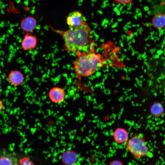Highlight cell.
I'll return each mask as SVG.
<instances>
[{
    "label": "cell",
    "mask_w": 165,
    "mask_h": 165,
    "mask_svg": "<svg viewBox=\"0 0 165 165\" xmlns=\"http://www.w3.org/2000/svg\"><path fill=\"white\" fill-rule=\"evenodd\" d=\"M50 27L62 36L64 41V49L66 52L73 53L77 56L91 51L90 48L92 47L93 33L86 21L79 26L70 27L66 30H56Z\"/></svg>",
    "instance_id": "6da1fadb"
},
{
    "label": "cell",
    "mask_w": 165,
    "mask_h": 165,
    "mask_svg": "<svg viewBox=\"0 0 165 165\" xmlns=\"http://www.w3.org/2000/svg\"><path fill=\"white\" fill-rule=\"evenodd\" d=\"M73 63V68L78 79L93 75L101 67L103 62L99 54L91 51L77 56Z\"/></svg>",
    "instance_id": "7a4b0ae2"
},
{
    "label": "cell",
    "mask_w": 165,
    "mask_h": 165,
    "mask_svg": "<svg viewBox=\"0 0 165 165\" xmlns=\"http://www.w3.org/2000/svg\"><path fill=\"white\" fill-rule=\"evenodd\" d=\"M126 143L127 150L135 158L139 159L150 155L149 148L141 134H135Z\"/></svg>",
    "instance_id": "3957f363"
},
{
    "label": "cell",
    "mask_w": 165,
    "mask_h": 165,
    "mask_svg": "<svg viewBox=\"0 0 165 165\" xmlns=\"http://www.w3.org/2000/svg\"><path fill=\"white\" fill-rule=\"evenodd\" d=\"M50 100L53 103L59 104L65 99V92L64 89L59 87H54L50 89L48 93Z\"/></svg>",
    "instance_id": "277c9868"
},
{
    "label": "cell",
    "mask_w": 165,
    "mask_h": 165,
    "mask_svg": "<svg viewBox=\"0 0 165 165\" xmlns=\"http://www.w3.org/2000/svg\"><path fill=\"white\" fill-rule=\"evenodd\" d=\"M85 22L83 14L78 11L71 12L67 18V23L70 27L79 26Z\"/></svg>",
    "instance_id": "5b68a950"
},
{
    "label": "cell",
    "mask_w": 165,
    "mask_h": 165,
    "mask_svg": "<svg viewBox=\"0 0 165 165\" xmlns=\"http://www.w3.org/2000/svg\"><path fill=\"white\" fill-rule=\"evenodd\" d=\"M38 39L30 33H27L21 42V47L25 51L35 49L37 46Z\"/></svg>",
    "instance_id": "8992f818"
},
{
    "label": "cell",
    "mask_w": 165,
    "mask_h": 165,
    "mask_svg": "<svg viewBox=\"0 0 165 165\" xmlns=\"http://www.w3.org/2000/svg\"><path fill=\"white\" fill-rule=\"evenodd\" d=\"M112 136L114 141L118 144L126 143L129 139L127 130L121 127H117L113 131Z\"/></svg>",
    "instance_id": "52a82bcc"
},
{
    "label": "cell",
    "mask_w": 165,
    "mask_h": 165,
    "mask_svg": "<svg viewBox=\"0 0 165 165\" xmlns=\"http://www.w3.org/2000/svg\"><path fill=\"white\" fill-rule=\"evenodd\" d=\"M37 24L35 18L32 16H28L22 20L20 26L23 31L26 33H30L35 28Z\"/></svg>",
    "instance_id": "ba28073f"
},
{
    "label": "cell",
    "mask_w": 165,
    "mask_h": 165,
    "mask_svg": "<svg viewBox=\"0 0 165 165\" xmlns=\"http://www.w3.org/2000/svg\"><path fill=\"white\" fill-rule=\"evenodd\" d=\"M78 157L76 153L72 150H67L62 154L61 160L65 165H74L77 162Z\"/></svg>",
    "instance_id": "9c48e42d"
},
{
    "label": "cell",
    "mask_w": 165,
    "mask_h": 165,
    "mask_svg": "<svg viewBox=\"0 0 165 165\" xmlns=\"http://www.w3.org/2000/svg\"><path fill=\"white\" fill-rule=\"evenodd\" d=\"M8 79L11 84L18 86L23 82L24 78L23 74L20 71L15 70L10 72L8 76Z\"/></svg>",
    "instance_id": "30bf717a"
},
{
    "label": "cell",
    "mask_w": 165,
    "mask_h": 165,
    "mask_svg": "<svg viewBox=\"0 0 165 165\" xmlns=\"http://www.w3.org/2000/svg\"><path fill=\"white\" fill-rule=\"evenodd\" d=\"M152 24L156 28H160L165 26V15L159 14L155 15L152 20Z\"/></svg>",
    "instance_id": "8fae6325"
},
{
    "label": "cell",
    "mask_w": 165,
    "mask_h": 165,
    "mask_svg": "<svg viewBox=\"0 0 165 165\" xmlns=\"http://www.w3.org/2000/svg\"><path fill=\"white\" fill-rule=\"evenodd\" d=\"M150 112L154 116L159 117L163 113V107L160 103H155L152 105L151 108Z\"/></svg>",
    "instance_id": "7c38bea8"
},
{
    "label": "cell",
    "mask_w": 165,
    "mask_h": 165,
    "mask_svg": "<svg viewBox=\"0 0 165 165\" xmlns=\"http://www.w3.org/2000/svg\"><path fill=\"white\" fill-rule=\"evenodd\" d=\"M0 165H18V164L15 157L7 155L0 157Z\"/></svg>",
    "instance_id": "4fadbf2b"
},
{
    "label": "cell",
    "mask_w": 165,
    "mask_h": 165,
    "mask_svg": "<svg viewBox=\"0 0 165 165\" xmlns=\"http://www.w3.org/2000/svg\"><path fill=\"white\" fill-rule=\"evenodd\" d=\"M19 163V165H34L29 158L26 157L20 159Z\"/></svg>",
    "instance_id": "5bb4252c"
},
{
    "label": "cell",
    "mask_w": 165,
    "mask_h": 165,
    "mask_svg": "<svg viewBox=\"0 0 165 165\" xmlns=\"http://www.w3.org/2000/svg\"><path fill=\"white\" fill-rule=\"evenodd\" d=\"M134 0H114V2L117 4H129L132 3Z\"/></svg>",
    "instance_id": "9a60e30c"
},
{
    "label": "cell",
    "mask_w": 165,
    "mask_h": 165,
    "mask_svg": "<svg viewBox=\"0 0 165 165\" xmlns=\"http://www.w3.org/2000/svg\"><path fill=\"white\" fill-rule=\"evenodd\" d=\"M109 165H123L122 163L118 160H114L112 161Z\"/></svg>",
    "instance_id": "2e32d148"
},
{
    "label": "cell",
    "mask_w": 165,
    "mask_h": 165,
    "mask_svg": "<svg viewBox=\"0 0 165 165\" xmlns=\"http://www.w3.org/2000/svg\"><path fill=\"white\" fill-rule=\"evenodd\" d=\"M4 108V105L3 101L0 99V113Z\"/></svg>",
    "instance_id": "e0dca14e"
},
{
    "label": "cell",
    "mask_w": 165,
    "mask_h": 165,
    "mask_svg": "<svg viewBox=\"0 0 165 165\" xmlns=\"http://www.w3.org/2000/svg\"><path fill=\"white\" fill-rule=\"evenodd\" d=\"M164 53L165 54V48H164Z\"/></svg>",
    "instance_id": "ac0fdd59"
}]
</instances>
